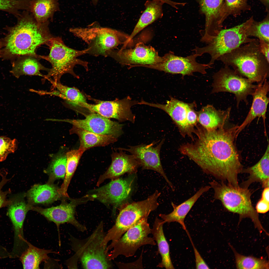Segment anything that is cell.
<instances>
[{"label":"cell","mask_w":269,"mask_h":269,"mask_svg":"<svg viewBox=\"0 0 269 269\" xmlns=\"http://www.w3.org/2000/svg\"><path fill=\"white\" fill-rule=\"evenodd\" d=\"M235 256L236 265L238 269H269V263L266 259L252 256L241 255L230 246Z\"/></svg>","instance_id":"cell-37"},{"label":"cell","mask_w":269,"mask_h":269,"mask_svg":"<svg viewBox=\"0 0 269 269\" xmlns=\"http://www.w3.org/2000/svg\"><path fill=\"white\" fill-rule=\"evenodd\" d=\"M119 150V152H114L112 154L111 164L107 171L99 177L97 183V186L106 179H116L125 173L131 174L137 172L139 165L134 156Z\"/></svg>","instance_id":"cell-22"},{"label":"cell","mask_w":269,"mask_h":269,"mask_svg":"<svg viewBox=\"0 0 269 269\" xmlns=\"http://www.w3.org/2000/svg\"><path fill=\"white\" fill-rule=\"evenodd\" d=\"M18 141L15 139H11L5 136H0V162L5 160L8 155L17 150Z\"/></svg>","instance_id":"cell-41"},{"label":"cell","mask_w":269,"mask_h":269,"mask_svg":"<svg viewBox=\"0 0 269 269\" xmlns=\"http://www.w3.org/2000/svg\"><path fill=\"white\" fill-rule=\"evenodd\" d=\"M48 79L55 90L48 91L33 89V92L40 95H49L59 97L64 101V105L70 107H77L80 103L86 102L84 96L76 88L64 85L60 82H55L50 79Z\"/></svg>","instance_id":"cell-25"},{"label":"cell","mask_w":269,"mask_h":269,"mask_svg":"<svg viewBox=\"0 0 269 269\" xmlns=\"http://www.w3.org/2000/svg\"><path fill=\"white\" fill-rule=\"evenodd\" d=\"M135 174L127 177L113 180L92 191L90 195L102 202L113 205L115 209L122 206L131 194Z\"/></svg>","instance_id":"cell-13"},{"label":"cell","mask_w":269,"mask_h":269,"mask_svg":"<svg viewBox=\"0 0 269 269\" xmlns=\"http://www.w3.org/2000/svg\"><path fill=\"white\" fill-rule=\"evenodd\" d=\"M259 50L267 61L269 62V42L262 39H259Z\"/></svg>","instance_id":"cell-46"},{"label":"cell","mask_w":269,"mask_h":269,"mask_svg":"<svg viewBox=\"0 0 269 269\" xmlns=\"http://www.w3.org/2000/svg\"><path fill=\"white\" fill-rule=\"evenodd\" d=\"M27 249L22 253L20 257L24 269H39V266L43 262H47L50 258V253L58 254L51 250L41 249L33 245L26 240Z\"/></svg>","instance_id":"cell-34"},{"label":"cell","mask_w":269,"mask_h":269,"mask_svg":"<svg viewBox=\"0 0 269 269\" xmlns=\"http://www.w3.org/2000/svg\"><path fill=\"white\" fill-rule=\"evenodd\" d=\"M248 1V0H224L221 12L223 21L224 22L229 15L236 17L243 12L251 10V7Z\"/></svg>","instance_id":"cell-38"},{"label":"cell","mask_w":269,"mask_h":269,"mask_svg":"<svg viewBox=\"0 0 269 269\" xmlns=\"http://www.w3.org/2000/svg\"><path fill=\"white\" fill-rule=\"evenodd\" d=\"M55 121L67 122L96 134L112 135L117 138L123 133V125L95 113L86 115L83 119H56Z\"/></svg>","instance_id":"cell-18"},{"label":"cell","mask_w":269,"mask_h":269,"mask_svg":"<svg viewBox=\"0 0 269 269\" xmlns=\"http://www.w3.org/2000/svg\"><path fill=\"white\" fill-rule=\"evenodd\" d=\"M269 90V82L267 79L264 82L257 84L254 91L252 95L253 99L250 110L243 123L237 126L235 131L237 137L241 132L257 117L259 118L260 117L262 118L266 133V114L269 102V98L267 97V94Z\"/></svg>","instance_id":"cell-21"},{"label":"cell","mask_w":269,"mask_h":269,"mask_svg":"<svg viewBox=\"0 0 269 269\" xmlns=\"http://www.w3.org/2000/svg\"><path fill=\"white\" fill-rule=\"evenodd\" d=\"M261 2L265 7L267 13L269 12V0H258Z\"/></svg>","instance_id":"cell-50"},{"label":"cell","mask_w":269,"mask_h":269,"mask_svg":"<svg viewBox=\"0 0 269 269\" xmlns=\"http://www.w3.org/2000/svg\"><path fill=\"white\" fill-rule=\"evenodd\" d=\"M107 56L113 58L121 64L128 66L154 65L164 60L163 56H159L153 47L141 42L137 44L133 49L121 48L119 50L109 51Z\"/></svg>","instance_id":"cell-14"},{"label":"cell","mask_w":269,"mask_h":269,"mask_svg":"<svg viewBox=\"0 0 269 269\" xmlns=\"http://www.w3.org/2000/svg\"><path fill=\"white\" fill-rule=\"evenodd\" d=\"M269 187L265 188L262 193L261 198L268 202H269Z\"/></svg>","instance_id":"cell-48"},{"label":"cell","mask_w":269,"mask_h":269,"mask_svg":"<svg viewBox=\"0 0 269 269\" xmlns=\"http://www.w3.org/2000/svg\"><path fill=\"white\" fill-rule=\"evenodd\" d=\"M199 4V12L205 18L204 29L200 31L201 39L211 40L222 29L224 21L221 17L224 0H195Z\"/></svg>","instance_id":"cell-19"},{"label":"cell","mask_w":269,"mask_h":269,"mask_svg":"<svg viewBox=\"0 0 269 269\" xmlns=\"http://www.w3.org/2000/svg\"><path fill=\"white\" fill-rule=\"evenodd\" d=\"M161 193L156 191L144 200L125 203L113 226L106 233L103 244L111 250L116 242L129 229L143 219L148 218L150 213L157 209L159 204L157 199Z\"/></svg>","instance_id":"cell-5"},{"label":"cell","mask_w":269,"mask_h":269,"mask_svg":"<svg viewBox=\"0 0 269 269\" xmlns=\"http://www.w3.org/2000/svg\"><path fill=\"white\" fill-rule=\"evenodd\" d=\"M13 66L10 72L17 78L23 75L38 76L44 78L41 70L48 72L50 69L42 65L39 59L29 55L23 56Z\"/></svg>","instance_id":"cell-32"},{"label":"cell","mask_w":269,"mask_h":269,"mask_svg":"<svg viewBox=\"0 0 269 269\" xmlns=\"http://www.w3.org/2000/svg\"><path fill=\"white\" fill-rule=\"evenodd\" d=\"M213 190L215 200L220 201L225 208L231 212L238 214L239 219H250L256 228L261 233L267 234L260 220L258 213L251 202L252 193L248 188L235 187L222 181L213 180L209 182Z\"/></svg>","instance_id":"cell-6"},{"label":"cell","mask_w":269,"mask_h":269,"mask_svg":"<svg viewBox=\"0 0 269 269\" xmlns=\"http://www.w3.org/2000/svg\"><path fill=\"white\" fill-rule=\"evenodd\" d=\"M28 0H0V10L8 12L17 17L20 14V10H27Z\"/></svg>","instance_id":"cell-40"},{"label":"cell","mask_w":269,"mask_h":269,"mask_svg":"<svg viewBox=\"0 0 269 269\" xmlns=\"http://www.w3.org/2000/svg\"><path fill=\"white\" fill-rule=\"evenodd\" d=\"M148 218L143 219L129 229L116 242L112 250L108 253L110 260H114L120 255L127 257H132L143 246L156 245L153 238L149 236L151 233V229Z\"/></svg>","instance_id":"cell-11"},{"label":"cell","mask_w":269,"mask_h":269,"mask_svg":"<svg viewBox=\"0 0 269 269\" xmlns=\"http://www.w3.org/2000/svg\"><path fill=\"white\" fill-rule=\"evenodd\" d=\"M59 189L52 183L35 185L25 193L27 203L31 205L52 203L62 196Z\"/></svg>","instance_id":"cell-27"},{"label":"cell","mask_w":269,"mask_h":269,"mask_svg":"<svg viewBox=\"0 0 269 269\" xmlns=\"http://www.w3.org/2000/svg\"><path fill=\"white\" fill-rule=\"evenodd\" d=\"M47 45L50 50L49 54L39 56L40 59L47 61L52 66L48 73L45 75L43 79H48L52 77L54 81L60 82L62 76L67 73L78 78V76L73 71L74 67L77 65L82 66L86 70L88 69V63L78 58L87 54V48L78 50L70 48L65 44L62 38L59 37L53 36Z\"/></svg>","instance_id":"cell-7"},{"label":"cell","mask_w":269,"mask_h":269,"mask_svg":"<svg viewBox=\"0 0 269 269\" xmlns=\"http://www.w3.org/2000/svg\"><path fill=\"white\" fill-rule=\"evenodd\" d=\"M6 175V173L5 175L2 174L1 176L2 179L0 182V209L7 207L10 202L9 199H7V197L11 193V190L9 189L4 191L2 190L4 186L10 180L7 178Z\"/></svg>","instance_id":"cell-42"},{"label":"cell","mask_w":269,"mask_h":269,"mask_svg":"<svg viewBox=\"0 0 269 269\" xmlns=\"http://www.w3.org/2000/svg\"><path fill=\"white\" fill-rule=\"evenodd\" d=\"M165 104L147 102L142 100L138 104L147 105L160 109L165 112L177 124L182 132L191 136L192 127L187 120L188 110L192 104H188L172 97Z\"/></svg>","instance_id":"cell-23"},{"label":"cell","mask_w":269,"mask_h":269,"mask_svg":"<svg viewBox=\"0 0 269 269\" xmlns=\"http://www.w3.org/2000/svg\"><path fill=\"white\" fill-rule=\"evenodd\" d=\"M164 223L162 219L156 217L151 229L152 238L157 244L158 252L161 258V262L157 267L168 269H174L170 258L169 245L163 230V226Z\"/></svg>","instance_id":"cell-29"},{"label":"cell","mask_w":269,"mask_h":269,"mask_svg":"<svg viewBox=\"0 0 269 269\" xmlns=\"http://www.w3.org/2000/svg\"><path fill=\"white\" fill-rule=\"evenodd\" d=\"M201 56L195 53L186 57L175 55L173 52L170 51L163 56L162 62L155 64L138 65L137 67H143L163 71L172 74H180L183 77L185 75H192L195 72L203 74L206 73V69L211 68L208 64L198 63L196 58Z\"/></svg>","instance_id":"cell-12"},{"label":"cell","mask_w":269,"mask_h":269,"mask_svg":"<svg viewBox=\"0 0 269 269\" xmlns=\"http://www.w3.org/2000/svg\"><path fill=\"white\" fill-rule=\"evenodd\" d=\"M17 17V24L10 28L6 38L5 51L12 55H29L40 59L37 49L43 44L47 45L53 36L49 28V21L39 24L26 10Z\"/></svg>","instance_id":"cell-2"},{"label":"cell","mask_w":269,"mask_h":269,"mask_svg":"<svg viewBox=\"0 0 269 269\" xmlns=\"http://www.w3.org/2000/svg\"><path fill=\"white\" fill-rule=\"evenodd\" d=\"M162 2L164 3H166L169 5H170L173 7H174L175 8H177L179 4V3L178 2H177L175 1H173L171 0H159Z\"/></svg>","instance_id":"cell-49"},{"label":"cell","mask_w":269,"mask_h":269,"mask_svg":"<svg viewBox=\"0 0 269 269\" xmlns=\"http://www.w3.org/2000/svg\"><path fill=\"white\" fill-rule=\"evenodd\" d=\"M67 162L66 153L60 151L55 155L49 165L44 171L49 176L48 183L65 177Z\"/></svg>","instance_id":"cell-36"},{"label":"cell","mask_w":269,"mask_h":269,"mask_svg":"<svg viewBox=\"0 0 269 269\" xmlns=\"http://www.w3.org/2000/svg\"><path fill=\"white\" fill-rule=\"evenodd\" d=\"M106 233L104 223L101 221L91 235L83 239L70 235V245L74 254L67 261L69 268L77 267L80 261L84 269H108L112 267L108 258L107 247L102 244Z\"/></svg>","instance_id":"cell-4"},{"label":"cell","mask_w":269,"mask_h":269,"mask_svg":"<svg viewBox=\"0 0 269 269\" xmlns=\"http://www.w3.org/2000/svg\"><path fill=\"white\" fill-rule=\"evenodd\" d=\"M269 12L261 21L253 20L247 31L248 36H253L269 42Z\"/></svg>","instance_id":"cell-39"},{"label":"cell","mask_w":269,"mask_h":269,"mask_svg":"<svg viewBox=\"0 0 269 269\" xmlns=\"http://www.w3.org/2000/svg\"><path fill=\"white\" fill-rule=\"evenodd\" d=\"M213 78L212 93L227 92L233 94L236 98L237 108L241 101L248 104V96L252 95L257 86L226 66L215 73Z\"/></svg>","instance_id":"cell-10"},{"label":"cell","mask_w":269,"mask_h":269,"mask_svg":"<svg viewBox=\"0 0 269 269\" xmlns=\"http://www.w3.org/2000/svg\"><path fill=\"white\" fill-rule=\"evenodd\" d=\"M1 43H0V54H1Z\"/></svg>","instance_id":"cell-51"},{"label":"cell","mask_w":269,"mask_h":269,"mask_svg":"<svg viewBox=\"0 0 269 269\" xmlns=\"http://www.w3.org/2000/svg\"><path fill=\"white\" fill-rule=\"evenodd\" d=\"M188 235L190 238L193 248L195 259L196 267L197 269H209V267L202 257L199 252L195 247L192 241L189 233Z\"/></svg>","instance_id":"cell-44"},{"label":"cell","mask_w":269,"mask_h":269,"mask_svg":"<svg viewBox=\"0 0 269 269\" xmlns=\"http://www.w3.org/2000/svg\"><path fill=\"white\" fill-rule=\"evenodd\" d=\"M143 251L139 258L136 261L131 263H124L121 262H115L117 267L122 269H143L142 263Z\"/></svg>","instance_id":"cell-43"},{"label":"cell","mask_w":269,"mask_h":269,"mask_svg":"<svg viewBox=\"0 0 269 269\" xmlns=\"http://www.w3.org/2000/svg\"><path fill=\"white\" fill-rule=\"evenodd\" d=\"M194 105L192 104L189 108L187 115V120L189 125L192 127L196 124L198 119V116L193 109Z\"/></svg>","instance_id":"cell-45"},{"label":"cell","mask_w":269,"mask_h":269,"mask_svg":"<svg viewBox=\"0 0 269 269\" xmlns=\"http://www.w3.org/2000/svg\"><path fill=\"white\" fill-rule=\"evenodd\" d=\"M256 208L258 213H266L269 210V202L261 198L257 202Z\"/></svg>","instance_id":"cell-47"},{"label":"cell","mask_w":269,"mask_h":269,"mask_svg":"<svg viewBox=\"0 0 269 269\" xmlns=\"http://www.w3.org/2000/svg\"><path fill=\"white\" fill-rule=\"evenodd\" d=\"M211 188L209 186L202 187L193 196L179 205L172 202L173 211L167 214H160L159 216L165 223L173 222L178 223L186 231L187 230L184 223L186 216L198 199Z\"/></svg>","instance_id":"cell-24"},{"label":"cell","mask_w":269,"mask_h":269,"mask_svg":"<svg viewBox=\"0 0 269 269\" xmlns=\"http://www.w3.org/2000/svg\"><path fill=\"white\" fill-rule=\"evenodd\" d=\"M269 146L260 160L253 166L242 170L241 173H247L249 176L247 180L239 185L243 188H248L255 182H259L262 187H269Z\"/></svg>","instance_id":"cell-26"},{"label":"cell","mask_w":269,"mask_h":269,"mask_svg":"<svg viewBox=\"0 0 269 269\" xmlns=\"http://www.w3.org/2000/svg\"><path fill=\"white\" fill-rule=\"evenodd\" d=\"M25 193L14 194L9 199L10 202L8 205L7 215L9 217L14 228L15 233L14 248L20 249L26 244L23 233V224L29 205L25 198Z\"/></svg>","instance_id":"cell-20"},{"label":"cell","mask_w":269,"mask_h":269,"mask_svg":"<svg viewBox=\"0 0 269 269\" xmlns=\"http://www.w3.org/2000/svg\"><path fill=\"white\" fill-rule=\"evenodd\" d=\"M231 110L230 107L225 110H218L212 105H207L198 112V119L204 129L212 130L224 126L229 118Z\"/></svg>","instance_id":"cell-28"},{"label":"cell","mask_w":269,"mask_h":269,"mask_svg":"<svg viewBox=\"0 0 269 269\" xmlns=\"http://www.w3.org/2000/svg\"><path fill=\"white\" fill-rule=\"evenodd\" d=\"M60 10L58 0H31L29 12L39 24L53 20L54 14Z\"/></svg>","instance_id":"cell-33"},{"label":"cell","mask_w":269,"mask_h":269,"mask_svg":"<svg viewBox=\"0 0 269 269\" xmlns=\"http://www.w3.org/2000/svg\"><path fill=\"white\" fill-rule=\"evenodd\" d=\"M164 3L159 0H147L145 4V9L132 33L124 45L126 46L133 38L145 27L163 16L162 5Z\"/></svg>","instance_id":"cell-30"},{"label":"cell","mask_w":269,"mask_h":269,"mask_svg":"<svg viewBox=\"0 0 269 269\" xmlns=\"http://www.w3.org/2000/svg\"><path fill=\"white\" fill-rule=\"evenodd\" d=\"M85 151L79 148L66 153L67 162L66 174L63 183L59 189V193L63 196L69 197L67 192L68 186L81 157Z\"/></svg>","instance_id":"cell-35"},{"label":"cell","mask_w":269,"mask_h":269,"mask_svg":"<svg viewBox=\"0 0 269 269\" xmlns=\"http://www.w3.org/2000/svg\"><path fill=\"white\" fill-rule=\"evenodd\" d=\"M138 102L128 96L122 99L102 101L96 104L82 102L79 107L85 108L92 113H96L107 118L115 119L121 122L129 121L133 123L135 117L131 108L138 104Z\"/></svg>","instance_id":"cell-15"},{"label":"cell","mask_w":269,"mask_h":269,"mask_svg":"<svg viewBox=\"0 0 269 269\" xmlns=\"http://www.w3.org/2000/svg\"><path fill=\"white\" fill-rule=\"evenodd\" d=\"M259 43L256 39L222 55L217 60L253 83L263 82L269 76V62L261 52Z\"/></svg>","instance_id":"cell-3"},{"label":"cell","mask_w":269,"mask_h":269,"mask_svg":"<svg viewBox=\"0 0 269 269\" xmlns=\"http://www.w3.org/2000/svg\"><path fill=\"white\" fill-rule=\"evenodd\" d=\"M164 140V138L163 139L155 146H154L158 141H153L147 145L142 144L129 146L128 148H119V149L127 151L133 155L142 169L152 170L159 173L174 191L175 187L166 175L160 161V152Z\"/></svg>","instance_id":"cell-16"},{"label":"cell","mask_w":269,"mask_h":269,"mask_svg":"<svg viewBox=\"0 0 269 269\" xmlns=\"http://www.w3.org/2000/svg\"><path fill=\"white\" fill-rule=\"evenodd\" d=\"M254 20L252 16L241 24L230 28L222 29L207 45L202 47L196 46L192 51L201 56L205 53L209 54L211 59L208 64L211 66L220 56L256 39L250 38L246 33Z\"/></svg>","instance_id":"cell-8"},{"label":"cell","mask_w":269,"mask_h":269,"mask_svg":"<svg viewBox=\"0 0 269 269\" xmlns=\"http://www.w3.org/2000/svg\"><path fill=\"white\" fill-rule=\"evenodd\" d=\"M69 31L87 44V54L107 57V52L119 45L125 44L129 36L111 28L98 26L70 28Z\"/></svg>","instance_id":"cell-9"},{"label":"cell","mask_w":269,"mask_h":269,"mask_svg":"<svg viewBox=\"0 0 269 269\" xmlns=\"http://www.w3.org/2000/svg\"><path fill=\"white\" fill-rule=\"evenodd\" d=\"M70 134L77 135L80 140L79 148L85 151L95 147L103 146L114 143L118 138L110 135L96 134L73 126L69 130Z\"/></svg>","instance_id":"cell-31"},{"label":"cell","mask_w":269,"mask_h":269,"mask_svg":"<svg viewBox=\"0 0 269 269\" xmlns=\"http://www.w3.org/2000/svg\"><path fill=\"white\" fill-rule=\"evenodd\" d=\"M236 126L228 129L224 126L211 130L198 128L197 138L180 146L182 154L193 161L207 174L233 186H239V174L243 166L234 143Z\"/></svg>","instance_id":"cell-1"},{"label":"cell","mask_w":269,"mask_h":269,"mask_svg":"<svg viewBox=\"0 0 269 269\" xmlns=\"http://www.w3.org/2000/svg\"><path fill=\"white\" fill-rule=\"evenodd\" d=\"M81 201L78 199L72 200L69 203L63 202L59 205L46 208L31 205H29V207L30 210L38 212L48 220L54 223L59 236L60 226L66 223L72 225L78 231L84 232L87 230L86 226L79 223L75 216L76 206Z\"/></svg>","instance_id":"cell-17"}]
</instances>
